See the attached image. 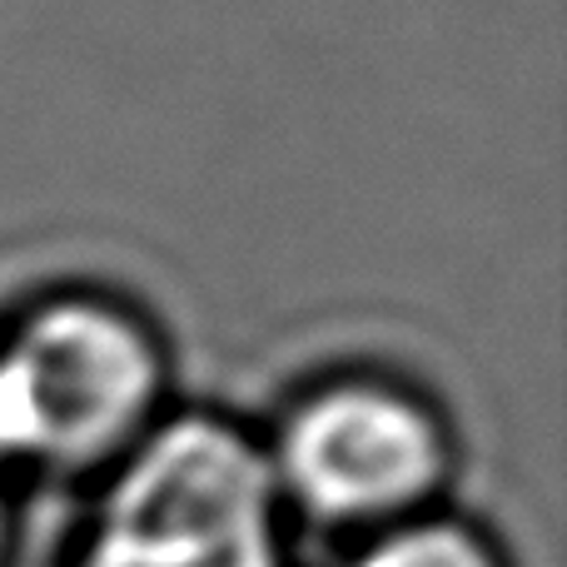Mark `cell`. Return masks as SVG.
<instances>
[{"mask_svg": "<svg viewBox=\"0 0 567 567\" xmlns=\"http://www.w3.org/2000/svg\"><path fill=\"white\" fill-rule=\"evenodd\" d=\"M269 453L219 419H179L130 453L75 567H284Z\"/></svg>", "mask_w": 567, "mask_h": 567, "instance_id": "cell-1", "label": "cell"}, {"mask_svg": "<svg viewBox=\"0 0 567 567\" xmlns=\"http://www.w3.org/2000/svg\"><path fill=\"white\" fill-rule=\"evenodd\" d=\"M159 399V353L125 309L55 299L0 349V468L90 463L135 439Z\"/></svg>", "mask_w": 567, "mask_h": 567, "instance_id": "cell-2", "label": "cell"}, {"mask_svg": "<svg viewBox=\"0 0 567 567\" xmlns=\"http://www.w3.org/2000/svg\"><path fill=\"white\" fill-rule=\"evenodd\" d=\"M279 498L319 523H379L443 483L449 443L419 399L393 383L343 379L303 399L269 458Z\"/></svg>", "mask_w": 567, "mask_h": 567, "instance_id": "cell-3", "label": "cell"}, {"mask_svg": "<svg viewBox=\"0 0 567 567\" xmlns=\"http://www.w3.org/2000/svg\"><path fill=\"white\" fill-rule=\"evenodd\" d=\"M349 567H493L488 548L468 528L453 523H413V528L383 533Z\"/></svg>", "mask_w": 567, "mask_h": 567, "instance_id": "cell-4", "label": "cell"}, {"mask_svg": "<svg viewBox=\"0 0 567 567\" xmlns=\"http://www.w3.org/2000/svg\"><path fill=\"white\" fill-rule=\"evenodd\" d=\"M0 553H6V503H0Z\"/></svg>", "mask_w": 567, "mask_h": 567, "instance_id": "cell-5", "label": "cell"}]
</instances>
